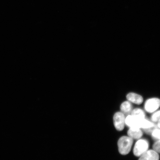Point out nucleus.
Segmentation results:
<instances>
[{
	"label": "nucleus",
	"instance_id": "9d476101",
	"mask_svg": "<svg viewBox=\"0 0 160 160\" xmlns=\"http://www.w3.org/2000/svg\"><path fill=\"white\" fill-rule=\"evenodd\" d=\"M154 124V123L144 118L142 119L140 121L139 124V128L140 129H147L152 127Z\"/></svg>",
	"mask_w": 160,
	"mask_h": 160
},
{
	"label": "nucleus",
	"instance_id": "f03ea898",
	"mask_svg": "<svg viewBox=\"0 0 160 160\" xmlns=\"http://www.w3.org/2000/svg\"><path fill=\"white\" fill-rule=\"evenodd\" d=\"M149 143L146 140L141 139L136 142L133 149V153L137 157H140L148 151Z\"/></svg>",
	"mask_w": 160,
	"mask_h": 160
},
{
	"label": "nucleus",
	"instance_id": "2eb2a0df",
	"mask_svg": "<svg viewBox=\"0 0 160 160\" xmlns=\"http://www.w3.org/2000/svg\"><path fill=\"white\" fill-rule=\"evenodd\" d=\"M154 151L157 153H160V139L158 140L153 146Z\"/></svg>",
	"mask_w": 160,
	"mask_h": 160
},
{
	"label": "nucleus",
	"instance_id": "0eeeda50",
	"mask_svg": "<svg viewBox=\"0 0 160 160\" xmlns=\"http://www.w3.org/2000/svg\"><path fill=\"white\" fill-rule=\"evenodd\" d=\"M129 137L133 139H139L143 135L142 132L139 128L137 127L130 128L128 132Z\"/></svg>",
	"mask_w": 160,
	"mask_h": 160
},
{
	"label": "nucleus",
	"instance_id": "1a4fd4ad",
	"mask_svg": "<svg viewBox=\"0 0 160 160\" xmlns=\"http://www.w3.org/2000/svg\"><path fill=\"white\" fill-rule=\"evenodd\" d=\"M122 113L126 116L130 115L132 111V106L128 101H125L122 104L121 106Z\"/></svg>",
	"mask_w": 160,
	"mask_h": 160
},
{
	"label": "nucleus",
	"instance_id": "9b49d317",
	"mask_svg": "<svg viewBox=\"0 0 160 160\" xmlns=\"http://www.w3.org/2000/svg\"><path fill=\"white\" fill-rule=\"evenodd\" d=\"M131 115L135 116L141 119L145 118V114L142 110L140 109H134L132 111Z\"/></svg>",
	"mask_w": 160,
	"mask_h": 160
},
{
	"label": "nucleus",
	"instance_id": "20e7f679",
	"mask_svg": "<svg viewBox=\"0 0 160 160\" xmlns=\"http://www.w3.org/2000/svg\"><path fill=\"white\" fill-rule=\"evenodd\" d=\"M125 118L122 113L118 112L113 117L114 124L118 131H122L124 128Z\"/></svg>",
	"mask_w": 160,
	"mask_h": 160
},
{
	"label": "nucleus",
	"instance_id": "ddd939ff",
	"mask_svg": "<svg viewBox=\"0 0 160 160\" xmlns=\"http://www.w3.org/2000/svg\"><path fill=\"white\" fill-rule=\"evenodd\" d=\"M159 128L157 126V124H156L155 123H154V124L151 127L148 128L147 129H142L143 131L145 132V133L151 135L152 134V133L156 129Z\"/></svg>",
	"mask_w": 160,
	"mask_h": 160
},
{
	"label": "nucleus",
	"instance_id": "f257e3e1",
	"mask_svg": "<svg viewBox=\"0 0 160 160\" xmlns=\"http://www.w3.org/2000/svg\"><path fill=\"white\" fill-rule=\"evenodd\" d=\"M133 143V139L129 137L124 136L119 139L118 142V147L119 153L126 155L128 153Z\"/></svg>",
	"mask_w": 160,
	"mask_h": 160
},
{
	"label": "nucleus",
	"instance_id": "6e6552de",
	"mask_svg": "<svg viewBox=\"0 0 160 160\" xmlns=\"http://www.w3.org/2000/svg\"><path fill=\"white\" fill-rule=\"evenodd\" d=\"M127 99L132 103L141 104L143 101L142 97L141 95L133 93H130L127 96Z\"/></svg>",
	"mask_w": 160,
	"mask_h": 160
},
{
	"label": "nucleus",
	"instance_id": "dca6fc26",
	"mask_svg": "<svg viewBox=\"0 0 160 160\" xmlns=\"http://www.w3.org/2000/svg\"><path fill=\"white\" fill-rule=\"evenodd\" d=\"M157 126L160 129V119L157 122Z\"/></svg>",
	"mask_w": 160,
	"mask_h": 160
},
{
	"label": "nucleus",
	"instance_id": "423d86ee",
	"mask_svg": "<svg viewBox=\"0 0 160 160\" xmlns=\"http://www.w3.org/2000/svg\"><path fill=\"white\" fill-rule=\"evenodd\" d=\"M142 119L132 115H129L125 119V123L128 127L130 128H139V124L140 121Z\"/></svg>",
	"mask_w": 160,
	"mask_h": 160
},
{
	"label": "nucleus",
	"instance_id": "39448f33",
	"mask_svg": "<svg viewBox=\"0 0 160 160\" xmlns=\"http://www.w3.org/2000/svg\"><path fill=\"white\" fill-rule=\"evenodd\" d=\"M139 160H159L158 154L154 150L147 151L143 154Z\"/></svg>",
	"mask_w": 160,
	"mask_h": 160
},
{
	"label": "nucleus",
	"instance_id": "f8f14e48",
	"mask_svg": "<svg viewBox=\"0 0 160 160\" xmlns=\"http://www.w3.org/2000/svg\"><path fill=\"white\" fill-rule=\"evenodd\" d=\"M152 121L154 123H157L160 119V110L155 112L152 115L151 117Z\"/></svg>",
	"mask_w": 160,
	"mask_h": 160
},
{
	"label": "nucleus",
	"instance_id": "7ed1b4c3",
	"mask_svg": "<svg viewBox=\"0 0 160 160\" xmlns=\"http://www.w3.org/2000/svg\"><path fill=\"white\" fill-rule=\"evenodd\" d=\"M160 107V99L153 98L147 100L145 104V109L149 113H152Z\"/></svg>",
	"mask_w": 160,
	"mask_h": 160
},
{
	"label": "nucleus",
	"instance_id": "4468645a",
	"mask_svg": "<svg viewBox=\"0 0 160 160\" xmlns=\"http://www.w3.org/2000/svg\"><path fill=\"white\" fill-rule=\"evenodd\" d=\"M152 137L155 141H158L160 139V129H156L152 133Z\"/></svg>",
	"mask_w": 160,
	"mask_h": 160
}]
</instances>
